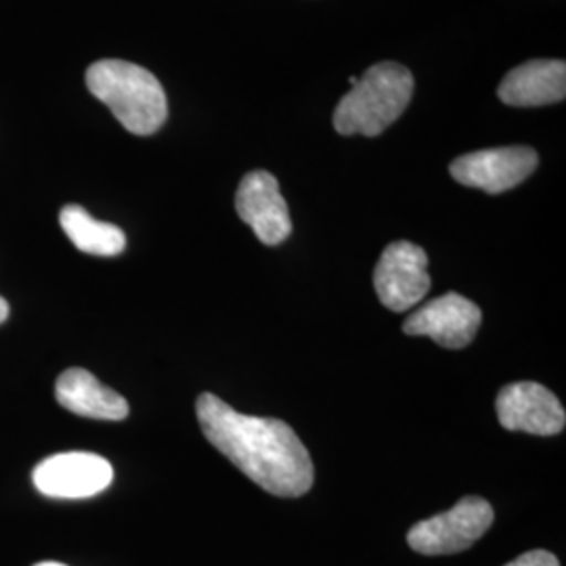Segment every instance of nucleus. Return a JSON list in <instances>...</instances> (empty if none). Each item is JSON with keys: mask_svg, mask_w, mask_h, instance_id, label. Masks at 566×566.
<instances>
[{"mask_svg": "<svg viewBox=\"0 0 566 566\" xmlns=\"http://www.w3.org/2000/svg\"><path fill=\"white\" fill-rule=\"evenodd\" d=\"M196 413L208 443L266 493L301 497L313 486L311 455L282 420L245 416L212 392L200 395Z\"/></svg>", "mask_w": 566, "mask_h": 566, "instance_id": "obj_1", "label": "nucleus"}, {"mask_svg": "<svg viewBox=\"0 0 566 566\" xmlns=\"http://www.w3.org/2000/svg\"><path fill=\"white\" fill-rule=\"evenodd\" d=\"M86 86L133 135H154L168 118V99L163 84L137 63L95 61L86 70Z\"/></svg>", "mask_w": 566, "mask_h": 566, "instance_id": "obj_2", "label": "nucleus"}, {"mask_svg": "<svg viewBox=\"0 0 566 566\" xmlns=\"http://www.w3.org/2000/svg\"><path fill=\"white\" fill-rule=\"evenodd\" d=\"M411 95L413 76L405 65L395 61L376 63L336 105L334 128L346 137H378L403 116Z\"/></svg>", "mask_w": 566, "mask_h": 566, "instance_id": "obj_3", "label": "nucleus"}, {"mask_svg": "<svg viewBox=\"0 0 566 566\" xmlns=\"http://www.w3.org/2000/svg\"><path fill=\"white\" fill-rule=\"evenodd\" d=\"M493 518V507L486 500L468 495L443 514L411 526L407 544L424 556L458 554L474 546L491 528Z\"/></svg>", "mask_w": 566, "mask_h": 566, "instance_id": "obj_4", "label": "nucleus"}, {"mask_svg": "<svg viewBox=\"0 0 566 566\" xmlns=\"http://www.w3.org/2000/svg\"><path fill=\"white\" fill-rule=\"evenodd\" d=\"M32 481L53 500H84L105 491L114 481L112 464L88 451L55 453L34 468Z\"/></svg>", "mask_w": 566, "mask_h": 566, "instance_id": "obj_5", "label": "nucleus"}, {"mask_svg": "<svg viewBox=\"0 0 566 566\" xmlns=\"http://www.w3.org/2000/svg\"><path fill=\"white\" fill-rule=\"evenodd\" d=\"M539 164L533 147H495L460 156L449 166L451 177L465 187L483 189L486 193H504L528 179Z\"/></svg>", "mask_w": 566, "mask_h": 566, "instance_id": "obj_6", "label": "nucleus"}, {"mask_svg": "<svg viewBox=\"0 0 566 566\" xmlns=\"http://www.w3.org/2000/svg\"><path fill=\"white\" fill-rule=\"evenodd\" d=\"M428 256L420 245L392 242L386 245L374 271V287L386 308L403 313L424 301L430 290Z\"/></svg>", "mask_w": 566, "mask_h": 566, "instance_id": "obj_7", "label": "nucleus"}, {"mask_svg": "<svg viewBox=\"0 0 566 566\" xmlns=\"http://www.w3.org/2000/svg\"><path fill=\"white\" fill-rule=\"evenodd\" d=\"M481 322L483 313L479 304L449 292L413 311L403 324V332L407 336H428L446 348H464L474 340Z\"/></svg>", "mask_w": 566, "mask_h": 566, "instance_id": "obj_8", "label": "nucleus"}, {"mask_svg": "<svg viewBox=\"0 0 566 566\" xmlns=\"http://www.w3.org/2000/svg\"><path fill=\"white\" fill-rule=\"evenodd\" d=\"M235 210L264 245L285 242L292 233L290 210L280 182L266 170H252L243 177L235 193Z\"/></svg>", "mask_w": 566, "mask_h": 566, "instance_id": "obj_9", "label": "nucleus"}, {"mask_svg": "<svg viewBox=\"0 0 566 566\" xmlns=\"http://www.w3.org/2000/svg\"><path fill=\"white\" fill-rule=\"evenodd\" d=\"M497 418L506 430H521L537 437H552L565 430V407L546 386L514 382L497 395Z\"/></svg>", "mask_w": 566, "mask_h": 566, "instance_id": "obj_10", "label": "nucleus"}, {"mask_svg": "<svg viewBox=\"0 0 566 566\" xmlns=\"http://www.w3.org/2000/svg\"><path fill=\"white\" fill-rule=\"evenodd\" d=\"M566 95V63L563 60H533L507 72L497 97L512 107H539L560 103Z\"/></svg>", "mask_w": 566, "mask_h": 566, "instance_id": "obj_11", "label": "nucleus"}, {"mask_svg": "<svg viewBox=\"0 0 566 566\" xmlns=\"http://www.w3.org/2000/svg\"><path fill=\"white\" fill-rule=\"evenodd\" d=\"M55 399L63 409L91 420L120 422L128 416L126 399L82 367L61 374L55 385Z\"/></svg>", "mask_w": 566, "mask_h": 566, "instance_id": "obj_12", "label": "nucleus"}, {"mask_svg": "<svg viewBox=\"0 0 566 566\" xmlns=\"http://www.w3.org/2000/svg\"><path fill=\"white\" fill-rule=\"evenodd\" d=\"M60 223L67 240L84 254L118 256L126 248V235L120 227L93 219L78 203L61 208Z\"/></svg>", "mask_w": 566, "mask_h": 566, "instance_id": "obj_13", "label": "nucleus"}, {"mask_svg": "<svg viewBox=\"0 0 566 566\" xmlns=\"http://www.w3.org/2000/svg\"><path fill=\"white\" fill-rule=\"evenodd\" d=\"M506 566H560V563L554 554H549L546 549H533V552H526L523 556L514 558Z\"/></svg>", "mask_w": 566, "mask_h": 566, "instance_id": "obj_14", "label": "nucleus"}, {"mask_svg": "<svg viewBox=\"0 0 566 566\" xmlns=\"http://www.w3.org/2000/svg\"><path fill=\"white\" fill-rule=\"evenodd\" d=\"M9 317V304L0 296V324H4Z\"/></svg>", "mask_w": 566, "mask_h": 566, "instance_id": "obj_15", "label": "nucleus"}, {"mask_svg": "<svg viewBox=\"0 0 566 566\" xmlns=\"http://www.w3.org/2000/svg\"><path fill=\"white\" fill-rule=\"evenodd\" d=\"M36 566H65V565H60V563H41V565H36Z\"/></svg>", "mask_w": 566, "mask_h": 566, "instance_id": "obj_16", "label": "nucleus"}]
</instances>
